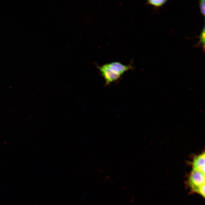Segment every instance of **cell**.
<instances>
[{
    "label": "cell",
    "mask_w": 205,
    "mask_h": 205,
    "mask_svg": "<svg viewBox=\"0 0 205 205\" xmlns=\"http://www.w3.org/2000/svg\"><path fill=\"white\" fill-rule=\"evenodd\" d=\"M205 155L204 153L197 156L193 160V169L201 171L205 174Z\"/></svg>",
    "instance_id": "3957f363"
},
{
    "label": "cell",
    "mask_w": 205,
    "mask_h": 205,
    "mask_svg": "<svg viewBox=\"0 0 205 205\" xmlns=\"http://www.w3.org/2000/svg\"><path fill=\"white\" fill-rule=\"evenodd\" d=\"M167 0H147L146 3L153 5L156 8L162 6Z\"/></svg>",
    "instance_id": "5b68a950"
},
{
    "label": "cell",
    "mask_w": 205,
    "mask_h": 205,
    "mask_svg": "<svg viewBox=\"0 0 205 205\" xmlns=\"http://www.w3.org/2000/svg\"><path fill=\"white\" fill-rule=\"evenodd\" d=\"M188 183L192 191L196 192L199 188L205 184V174L193 169L189 176Z\"/></svg>",
    "instance_id": "7a4b0ae2"
},
{
    "label": "cell",
    "mask_w": 205,
    "mask_h": 205,
    "mask_svg": "<svg viewBox=\"0 0 205 205\" xmlns=\"http://www.w3.org/2000/svg\"><path fill=\"white\" fill-rule=\"evenodd\" d=\"M196 193H197L204 198L205 184L200 187L197 190Z\"/></svg>",
    "instance_id": "52a82bcc"
},
{
    "label": "cell",
    "mask_w": 205,
    "mask_h": 205,
    "mask_svg": "<svg viewBox=\"0 0 205 205\" xmlns=\"http://www.w3.org/2000/svg\"><path fill=\"white\" fill-rule=\"evenodd\" d=\"M205 26L203 28L200 34L198 37L199 40L197 44L194 46V47H198L202 46L203 48V50L205 51Z\"/></svg>",
    "instance_id": "277c9868"
},
{
    "label": "cell",
    "mask_w": 205,
    "mask_h": 205,
    "mask_svg": "<svg viewBox=\"0 0 205 205\" xmlns=\"http://www.w3.org/2000/svg\"><path fill=\"white\" fill-rule=\"evenodd\" d=\"M97 66L106 85L118 80L126 72L133 68L131 65H125L118 62H112Z\"/></svg>",
    "instance_id": "6da1fadb"
},
{
    "label": "cell",
    "mask_w": 205,
    "mask_h": 205,
    "mask_svg": "<svg viewBox=\"0 0 205 205\" xmlns=\"http://www.w3.org/2000/svg\"><path fill=\"white\" fill-rule=\"evenodd\" d=\"M205 0H200L199 7L200 11L204 16H205Z\"/></svg>",
    "instance_id": "8992f818"
}]
</instances>
